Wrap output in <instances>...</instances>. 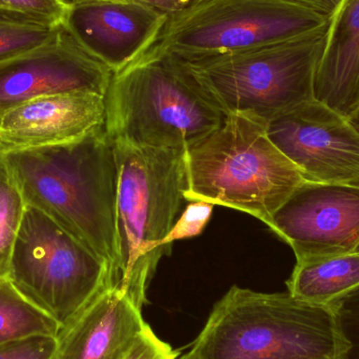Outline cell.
Listing matches in <instances>:
<instances>
[{"label":"cell","mask_w":359,"mask_h":359,"mask_svg":"<svg viewBox=\"0 0 359 359\" xmlns=\"http://www.w3.org/2000/svg\"><path fill=\"white\" fill-rule=\"evenodd\" d=\"M4 160L25 204L39 209L111 268L116 250L118 168L104 126L75 142L10 151Z\"/></svg>","instance_id":"6da1fadb"},{"label":"cell","mask_w":359,"mask_h":359,"mask_svg":"<svg viewBox=\"0 0 359 359\" xmlns=\"http://www.w3.org/2000/svg\"><path fill=\"white\" fill-rule=\"evenodd\" d=\"M341 307L304 303L288 292L233 286L213 307L191 349L200 359H339L353 349Z\"/></svg>","instance_id":"7a4b0ae2"},{"label":"cell","mask_w":359,"mask_h":359,"mask_svg":"<svg viewBox=\"0 0 359 359\" xmlns=\"http://www.w3.org/2000/svg\"><path fill=\"white\" fill-rule=\"evenodd\" d=\"M114 143L118 168L117 257L109 287L123 292L142 310L160 259L170 252L164 240L186 202V151Z\"/></svg>","instance_id":"3957f363"},{"label":"cell","mask_w":359,"mask_h":359,"mask_svg":"<svg viewBox=\"0 0 359 359\" xmlns=\"http://www.w3.org/2000/svg\"><path fill=\"white\" fill-rule=\"evenodd\" d=\"M105 104L114 142L154 149L187 151L227 117L183 61L151 48L113 76Z\"/></svg>","instance_id":"277c9868"},{"label":"cell","mask_w":359,"mask_h":359,"mask_svg":"<svg viewBox=\"0 0 359 359\" xmlns=\"http://www.w3.org/2000/svg\"><path fill=\"white\" fill-rule=\"evenodd\" d=\"M186 202H206L257 217H272L305 181L268 137L266 124L228 115L217 130L186 151Z\"/></svg>","instance_id":"5b68a950"},{"label":"cell","mask_w":359,"mask_h":359,"mask_svg":"<svg viewBox=\"0 0 359 359\" xmlns=\"http://www.w3.org/2000/svg\"><path fill=\"white\" fill-rule=\"evenodd\" d=\"M329 25L330 21L304 35L244 52L182 61L226 115L267 124L316 99Z\"/></svg>","instance_id":"8992f818"},{"label":"cell","mask_w":359,"mask_h":359,"mask_svg":"<svg viewBox=\"0 0 359 359\" xmlns=\"http://www.w3.org/2000/svg\"><path fill=\"white\" fill-rule=\"evenodd\" d=\"M8 278L62 328L109 287V267L52 217L27 205Z\"/></svg>","instance_id":"52a82bcc"},{"label":"cell","mask_w":359,"mask_h":359,"mask_svg":"<svg viewBox=\"0 0 359 359\" xmlns=\"http://www.w3.org/2000/svg\"><path fill=\"white\" fill-rule=\"evenodd\" d=\"M330 21L292 0H204L170 16L151 50L194 61L304 35Z\"/></svg>","instance_id":"ba28073f"},{"label":"cell","mask_w":359,"mask_h":359,"mask_svg":"<svg viewBox=\"0 0 359 359\" xmlns=\"http://www.w3.org/2000/svg\"><path fill=\"white\" fill-rule=\"evenodd\" d=\"M269 228L292 248L297 262L356 252L359 181L305 180L274 213Z\"/></svg>","instance_id":"9c48e42d"},{"label":"cell","mask_w":359,"mask_h":359,"mask_svg":"<svg viewBox=\"0 0 359 359\" xmlns=\"http://www.w3.org/2000/svg\"><path fill=\"white\" fill-rule=\"evenodd\" d=\"M266 132L308 181H359V133L348 117L316 99L274 118Z\"/></svg>","instance_id":"30bf717a"},{"label":"cell","mask_w":359,"mask_h":359,"mask_svg":"<svg viewBox=\"0 0 359 359\" xmlns=\"http://www.w3.org/2000/svg\"><path fill=\"white\" fill-rule=\"evenodd\" d=\"M113 76L63 27L46 43L0 61V114L48 95L90 93L105 97Z\"/></svg>","instance_id":"8fae6325"},{"label":"cell","mask_w":359,"mask_h":359,"mask_svg":"<svg viewBox=\"0 0 359 359\" xmlns=\"http://www.w3.org/2000/svg\"><path fill=\"white\" fill-rule=\"evenodd\" d=\"M168 19L139 1L72 0L63 27L115 75L155 43Z\"/></svg>","instance_id":"7c38bea8"},{"label":"cell","mask_w":359,"mask_h":359,"mask_svg":"<svg viewBox=\"0 0 359 359\" xmlns=\"http://www.w3.org/2000/svg\"><path fill=\"white\" fill-rule=\"evenodd\" d=\"M105 97L65 93L33 99L0 114V144L10 151L75 142L105 124Z\"/></svg>","instance_id":"4fadbf2b"},{"label":"cell","mask_w":359,"mask_h":359,"mask_svg":"<svg viewBox=\"0 0 359 359\" xmlns=\"http://www.w3.org/2000/svg\"><path fill=\"white\" fill-rule=\"evenodd\" d=\"M147 326L142 310L107 287L60 329L54 359H124Z\"/></svg>","instance_id":"5bb4252c"},{"label":"cell","mask_w":359,"mask_h":359,"mask_svg":"<svg viewBox=\"0 0 359 359\" xmlns=\"http://www.w3.org/2000/svg\"><path fill=\"white\" fill-rule=\"evenodd\" d=\"M314 98L346 117L359 107V0H344L331 17Z\"/></svg>","instance_id":"9a60e30c"},{"label":"cell","mask_w":359,"mask_h":359,"mask_svg":"<svg viewBox=\"0 0 359 359\" xmlns=\"http://www.w3.org/2000/svg\"><path fill=\"white\" fill-rule=\"evenodd\" d=\"M288 293L322 307H341L359 289V252L297 262L287 280Z\"/></svg>","instance_id":"2e32d148"},{"label":"cell","mask_w":359,"mask_h":359,"mask_svg":"<svg viewBox=\"0 0 359 359\" xmlns=\"http://www.w3.org/2000/svg\"><path fill=\"white\" fill-rule=\"evenodd\" d=\"M61 326L21 294L8 278H0V344L58 335Z\"/></svg>","instance_id":"e0dca14e"},{"label":"cell","mask_w":359,"mask_h":359,"mask_svg":"<svg viewBox=\"0 0 359 359\" xmlns=\"http://www.w3.org/2000/svg\"><path fill=\"white\" fill-rule=\"evenodd\" d=\"M63 27L0 8V61L46 43L54 39Z\"/></svg>","instance_id":"ac0fdd59"},{"label":"cell","mask_w":359,"mask_h":359,"mask_svg":"<svg viewBox=\"0 0 359 359\" xmlns=\"http://www.w3.org/2000/svg\"><path fill=\"white\" fill-rule=\"evenodd\" d=\"M25 206L20 188L4 156L0 158V278H8L11 253Z\"/></svg>","instance_id":"d6986e66"},{"label":"cell","mask_w":359,"mask_h":359,"mask_svg":"<svg viewBox=\"0 0 359 359\" xmlns=\"http://www.w3.org/2000/svg\"><path fill=\"white\" fill-rule=\"evenodd\" d=\"M0 6L13 12L60 27L65 23L71 1L67 0H0Z\"/></svg>","instance_id":"ffe728a7"},{"label":"cell","mask_w":359,"mask_h":359,"mask_svg":"<svg viewBox=\"0 0 359 359\" xmlns=\"http://www.w3.org/2000/svg\"><path fill=\"white\" fill-rule=\"evenodd\" d=\"M215 205L206 202H191L182 211L164 240V246L170 249L174 242L200 236L208 224Z\"/></svg>","instance_id":"44dd1931"},{"label":"cell","mask_w":359,"mask_h":359,"mask_svg":"<svg viewBox=\"0 0 359 359\" xmlns=\"http://www.w3.org/2000/svg\"><path fill=\"white\" fill-rule=\"evenodd\" d=\"M56 348V337H29L0 344V359H54Z\"/></svg>","instance_id":"7402d4cb"},{"label":"cell","mask_w":359,"mask_h":359,"mask_svg":"<svg viewBox=\"0 0 359 359\" xmlns=\"http://www.w3.org/2000/svg\"><path fill=\"white\" fill-rule=\"evenodd\" d=\"M179 353L160 339L149 325L137 337L132 349L124 359H177Z\"/></svg>","instance_id":"603a6c76"},{"label":"cell","mask_w":359,"mask_h":359,"mask_svg":"<svg viewBox=\"0 0 359 359\" xmlns=\"http://www.w3.org/2000/svg\"><path fill=\"white\" fill-rule=\"evenodd\" d=\"M135 1L142 2L147 6H153L170 17L187 12L204 0H135Z\"/></svg>","instance_id":"cb8c5ba5"},{"label":"cell","mask_w":359,"mask_h":359,"mask_svg":"<svg viewBox=\"0 0 359 359\" xmlns=\"http://www.w3.org/2000/svg\"><path fill=\"white\" fill-rule=\"evenodd\" d=\"M297 4L308 6L320 14L326 15L329 18L337 13L344 0H292Z\"/></svg>","instance_id":"d4e9b609"},{"label":"cell","mask_w":359,"mask_h":359,"mask_svg":"<svg viewBox=\"0 0 359 359\" xmlns=\"http://www.w3.org/2000/svg\"><path fill=\"white\" fill-rule=\"evenodd\" d=\"M348 119H349L352 126H353L355 130L359 133V107L353 114H351V115L348 117Z\"/></svg>","instance_id":"484cf974"},{"label":"cell","mask_w":359,"mask_h":359,"mask_svg":"<svg viewBox=\"0 0 359 359\" xmlns=\"http://www.w3.org/2000/svg\"><path fill=\"white\" fill-rule=\"evenodd\" d=\"M177 359H200V358H198L196 352L194 351V349H191L189 352H188V353L184 354V355H182L181 358H178Z\"/></svg>","instance_id":"4316f807"},{"label":"cell","mask_w":359,"mask_h":359,"mask_svg":"<svg viewBox=\"0 0 359 359\" xmlns=\"http://www.w3.org/2000/svg\"><path fill=\"white\" fill-rule=\"evenodd\" d=\"M6 149H4V147H2L1 144H0V158L4 157V155H6Z\"/></svg>","instance_id":"83f0119b"},{"label":"cell","mask_w":359,"mask_h":359,"mask_svg":"<svg viewBox=\"0 0 359 359\" xmlns=\"http://www.w3.org/2000/svg\"><path fill=\"white\" fill-rule=\"evenodd\" d=\"M354 294H355V295H359V289H358V291H356V292H355V293H353V294H352V295H354ZM352 295H351V297H352Z\"/></svg>","instance_id":"f1b7e54d"},{"label":"cell","mask_w":359,"mask_h":359,"mask_svg":"<svg viewBox=\"0 0 359 359\" xmlns=\"http://www.w3.org/2000/svg\"><path fill=\"white\" fill-rule=\"evenodd\" d=\"M339 359H349V356H345V358H339Z\"/></svg>","instance_id":"f546056e"},{"label":"cell","mask_w":359,"mask_h":359,"mask_svg":"<svg viewBox=\"0 0 359 359\" xmlns=\"http://www.w3.org/2000/svg\"><path fill=\"white\" fill-rule=\"evenodd\" d=\"M122 1H135V0H122Z\"/></svg>","instance_id":"4dcf8cb0"},{"label":"cell","mask_w":359,"mask_h":359,"mask_svg":"<svg viewBox=\"0 0 359 359\" xmlns=\"http://www.w3.org/2000/svg\"><path fill=\"white\" fill-rule=\"evenodd\" d=\"M358 252H359V248L358 249Z\"/></svg>","instance_id":"1f68e13d"},{"label":"cell","mask_w":359,"mask_h":359,"mask_svg":"<svg viewBox=\"0 0 359 359\" xmlns=\"http://www.w3.org/2000/svg\"><path fill=\"white\" fill-rule=\"evenodd\" d=\"M0 8H2V6H0Z\"/></svg>","instance_id":"d6a6232c"}]
</instances>
